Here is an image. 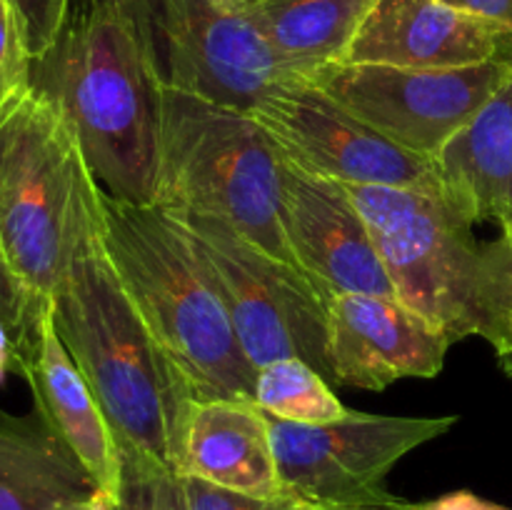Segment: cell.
Segmentation results:
<instances>
[{"instance_id": "cell-1", "label": "cell", "mask_w": 512, "mask_h": 510, "mask_svg": "<svg viewBox=\"0 0 512 510\" xmlns=\"http://www.w3.org/2000/svg\"><path fill=\"white\" fill-rule=\"evenodd\" d=\"M28 85L65 115L105 193L153 203L163 85L130 0H73Z\"/></svg>"}, {"instance_id": "cell-2", "label": "cell", "mask_w": 512, "mask_h": 510, "mask_svg": "<svg viewBox=\"0 0 512 510\" xmlns=\"http://www.w3.org/2000/svg\"><path fill=\"white\" fill-rule=\"evenodd\" d=\"M50 313L118 450H138L183 475L195 393L125 293L100 240L70 260Z\"/></svg>"}, {"instance_id": "cell-3", "label": "cell", "mask_w": 512, "mask_h": 510, "mask_svg": "<svg viewBox=\"0 0 512 510\" xmlns=\"http://www.w3.org/2000/svg\"><path fill=\"white\" fill-rule=\"evenodd\" d=\"M363 213L395 295L450 343L483 338L512 350V228L480 238L443 190L345 185Z\"/></svg>"}, {"instance_id": "cell-4", "label": "cell", "mask_w": 512, "mask_h": 510, "mask_svg": "<svg viewBox=\"0 0 512 510\" xmlns=\"http://www.w3.org/2000/svg\"><path fill=\"white\" fill-rule=\"evenodd\" d=\"M100 243L138 313L188 378L195 400L253 403L255 368L183 225L155 203L103 190Z\"/></svg>"}, {"instance_id": "cell-5", "label": "cell", "mask_w": 512, "mask_h": 510, "mask_svg": "<svg viewBox=\"0 0 512 510\" xmlns=\"http://www.w3.org/2000/svg\"><path fill=\"white\" fill-rule=\"evenodd\" d=\"M103 185L65 115L35 88L0 105V248L48 300L70 260L100 240Z\"/></svg>"}, {"instance_id": "cell-6", "label": "cell", "mask_w": 512, "mask_h": 510, "mask_svg": "<svg viewBox=\"0 0 512 510\" xmlns=\"http://www.w3.org/2000/svg\"><path fill=\"white\" fill-rule=\"evenodd\" d=\"M288 158L248 110L160 90L155 205L220 218L280 260ZM295 265V263H293Z\"/></svg>"}, {"instance_id": "cell-7", "label": "cell", "mask_w": 512, "mask_h": 510, "mask_svg": "<svg viewBox=\"0 0 512 510\" xmlns=\"http://www.w3.org/2000/svg\"><path fill=\"white\" fill-rule=\"evenodd\" d=\"M160 208V205H158ZM208 265L235 338L255 370L303 358L333 383L328 358V298L298 265L260 248L210 215L168 210Z\"/></svg>"}, {"instance_id": "cell-8", "label": "cell", "mask_w": 512, "mask_h": 510, "mask_svg": "<svg viewBox=\"0 0 512 510\" xmlns=\"http://www.w3.org/2000/svg\"><path fill=\"white\" fill-rule=\"evenodd\" d=\"M285 495L315 510H343L390 498L385 478L408 453L440 438L458 415H375L350 410L323 425L265 413Z\"/></svg>"}, {"instance_id": "cell-9", "label": "cell", "mask_w": 512, "mask_h": 510, "mask_svg": "<svg viewBox=\"0 0 512 510\" xmlns=\"http://www.w3.org/2000/svg\"><path fill=\"white\" fill-rule=\"evenodd\" d=\"M163 88L253 110L275 85L308 78L245 15L213 0H133Z\"/></svg>"}, {"instance_id": "cell-10", "label": "cell", "mask_w": 512, "mask_h": 510, "mask_svg": "<svg viewBox=\"0 0 512 510\" xmlns=\"http://www.w3.org/2000/svg\"><path fill=\"white\" fill-rule=\"evenodd\" d=\"M308 78L400 148L435 160L512 78V60L445 70L328 63Z\"/></svg>"}, {"instance_id": "cell-11", "label": "cell", "mask_w": 512, "mask_h": 510, "mask_svg": "<svg viewBox=\"0 0 512 510\" xmlns=\"http://www.w3.org/2000/svg\"><path fill=\"white\" fill-rule=\"evenodd\" d=\"M250 113L290 163L320 178L343 185L440 190L433 158L400 148L310 78L275 85Z\"/></svg>"}, {"instance_id": "cell-12", "label": "cell", "mask_w": 512, "mask_h": 510, "mask_svg": "<svg viewBox=\"0 0 512 510\" xmlns=\"http://www.w3.org/2000/svg\"><path fill=\"white\" fill-rule=\"evenodd\" d=\"M283 233L293 263L328 295L398 298L373 233L343 183L285 165Z\"/></svg>"}, {"instance_id": "cell-13", "label": "cell", "mask_w": 512, "mask_h": 510, "mask_svg": "<svg viewBox=\"0 0 512 510\" xmlns=\"http://www.w3.org/2000/svg\"><path fill=\"white\" fill-rule=\"evenodd\" d=\"M450 338L400 298L333 293L328 358L335 385L385 390L405 378L440 375Z\"/></svg>"}, {"instance_id": "cell-14", "label": "cell", "mask_w": 512, "mask_h": 510, "mask_svg": "<svg viewBox=\"0 0 512 510\" xmlns=\"http://www.w3.org/2000/svg\"><path fill=\"white\" fill-rule=\"evenodd\" d=\"M512 60V28L445 0H378L343 63L445 70Z\"/></svg>"}, {"instance_id": "cell-15", "label": "cell", "mask_w": 512, "mask_h": 510, "mask_svg": "<svg viewBox=\"0 0 512 510\" xmlns=\"http://www.w3.org/2000/svg\"><path fill=\"white\" fill-rule=\"evenodd\" d=\"M33 390L35 413L78 455L98 488L115 498L120 488V450L88 380L55 330L50 300L40 318L38 343L20 370Z\"/></svg>"}, {"instance_id": "cell-16", "label": "cell", "mask_w": 512, "mask_h": 510, "mask_svg": "<svg viewBox=\"0 0 512 510\" xmlns=\"http://www.w3.org/2000/svg\"><path fill=\"white\" fill-rule=\"evenodd\" d=\"M183 475L255 498L285 495L265 413L248 400H195Z\"/></svg>"}, {"instance_id": "cell-17", "label": "cell", "mask_w": 512, "mask_h": 510, "mask_svg": "<svg viewBox=\"0 0 512 510\" xmlns=\"http://www.w3.org/2000/svg\"><path fill=\"white\" fill-rule=\"evenodd\" d=\"M440 190L475 223L512 228V78L435 158Z\"/></svg>"}, {"instance_id": "cell-18", "label": "cell", "mask_w": 512, "mask_h": 510, "mask_svg": "<svg viewBox=\"0 0 512 510\" xmlns=\"http://www.w3.org/2000/svg\"><path fill=\"white\" fill-rule=\"evenodd\" d=\"M103 493L38 413L0 410V510H63Z\"/></svg>"}, {"instance_id": "cell-19", "label": "cell", "mask_w": 512, "mask_h": 510, "mask_svg": "<svg viewBox=\"0 0 512 510\" xmlns=\"http://www.w3.org/2000/svg\"><path fill=\"white\" fill-rule=\"evenodd\" d=\"M378 0H245L243 15L270 48L305 75L343 63Z\"/></svg>"}, {"instance_id": "cell-20", "label": "cell", "mask_w": 512, "mask_h": 510, "mask_svg": "<svg viewBox=\"0 0 512 510\" xmlns=\"http://www.w3.org/2000/svg\"><path fill=\"white\" fill-rule=\"evenodd\" d=\"M253 403L273 418L323 425L350 413L333 383L303 358H280L255 370Z\"/></svg>"}, {"instance_id": "cell-21", "label": "cell", "mask_w": 512, "mask_h": 510, "mask_svg": "<svg viewBox=\"0 0 512 510\" xmlns=\"http://www.w3.org/2000/svg\"><path fill=\"white\" fill-rule=\"evenodd\" d=\"M48 300L25 288L0 248V378L8 373L20 375L38 343L40 318Z\"/></svg>"}, {"instance_id": "cell-22", "label": "cell", "mask_w": 512, "mask_h": 510, "mask_svg": "<svg viewBox=\"0 0 512 510\" xmlns=\"http://www.w3.org/2000/svg\"><path fill=\"white\" fill-rule=\"evenodd\" d=\"M115 510H188L183 478L168 465L120 448V488Z\"/></svg>"}, {"instance_id": "cell-23", "label": "cell", "mask_w": 512, "mask_h": 510, "mask_svg": "<svg viewBox=\"0 0 512 510\" xmlns=\"http://www.w3.org/2000/svg\"><path fill=\"white\" fill-rule=\"evenodd\" d=\"M18 20L30 60H38L53 48L63 30L73 0H8Z\"/></svg>"}, {"instance_id": "cell-24", "label": "cell", "mask_w": 512, "mask_h": 510, "mask_svg": "<svg viewBox=\"0 0 512 510\" xmlns=\"http://www.w3.org/2000/svg\"><path fill=\"white\" fill-rule=\"evenodd\" d=\"M180 478H183L188 510H315L310 505L300 503L298 498H290V495L255 498V495L220 488V485L208 483V480L195 478V475H180Z\"/></svg>"}, {"instance_id": "cell-25", "label": "cell", "mask_w": 512, "mask_h": 510, "mask_svg": "<svg viewBox=\"0 0 512 510\" xmlns=\"http://www.w3.org/2000/svg\"><path fill=\"white\" fill-rule=\"evenodd\" d=\"M30 60L8 0H0V100L30 83Z\"/></svg>"}, {"instance_id": "cell-26", "label": "cell", "mask_w": 512, "mask_h": 510, "mask_svg": "<svg viewBox=\"0 0 512 510\" xmlns=\"http://www.w3.org/2000/svg\"><path fill=\"white\" fill-rule=\"evenodd\" d=\"M423 510H510L508 505L493 503V500H485L480 495H475L473 490H453V493H445L440 498L428 500L423 503Z\"/></svg>"}, {"instance_id": "cell-27", "label": "cell", "mask_w": 512, "mask_h": 510, "mask_svg": "<svg viewBox=\"0 0 512 510\" xmlns=\"http://www.w3.org/2000/svg\"><path fill=\"white\" fill-rule=\"evenodd\" d=\"M445 3L512 28V0H445Z\"/></svg>"}, {"instance_id": "cell-28", "label": "cell", "mask_w": 512, "mask_h": 510, "mask_svg": "<svg viewBox=\"0 0 512 510\" xmlns=\"http://www.w3.org/2000/svg\"><path fill=\"white\" fill-rule=\"evenodd\" d=\"M343 510H423V503H413V500H405V498H398V495H390V498L378 500V503L355 505V508H343Z\"/></svg>"}, {"instance_id": "cell-29", "label": "cell", "mask_w": 512, "mask_h": 510, "mask_svg": "<svg viewBox=\"0 0 512 510\" xmlns=\"http://www.w3.org/2000/svg\"><path fill=\"white\" fill-rule=\"evenodd\" d=\"M63 510H115V498H110V495L105 493H98L93 495V498L80 500V503L68 505V508Z\"/></svg>"}, {"instance_id": "cell-30", "label": "cell", "mask_w": 512, "mask_h": 510, "mask_svg": "<svg viewBox=\"0 0 512 510\" xmlns=\"http://www.w3.org/2000/svg\"><path fill=\"white\" fill-rule=\"evenodd\" d=\"M213 3L218 5V8L228 10V13H238V15H243V8H245V0H213Z\"/></svg>"}, {"instance_id": "cell-31", "label": "cell", "mask_w": 512, "mask_h": 510, "mask_svg": "<svg viewBox=\"0 0 512 510\" xmlns=\"http://www.w3.org/2000/svg\"><path fill=\"white\" fill-rule=\"evenodd\" d=\"M500 368H503V373L508 375V378H512V350L510 353H505V355H500Z\"/></svg>"}, {"instance_id": "cell-32", "label": "cell", "mask_w": 512, "mask_h": 510, "mask_svg": "<svg viewBox=\"0 0 512 510\" xmlns=\"http://www.w3.org/2000/svg\"><path fill=\"white\" fill-rule=\"evenodd\" d=\"M0 105H3V100H0Z\"/></svg>"}, {"instance_id": "cell-33", "label": "cell", "mask_w": 512, "mask_h": 510, "mask_svg": "<svg viewBox=\"0 0 512 510\" xmlns=\"http://www.w3.org/2000/svg\"><path fill=\"white\" fill-rule=\"evenodd\" d=\"M130 3H133V0H130Z\"/></svg>"}]
</instances>
